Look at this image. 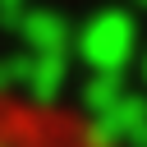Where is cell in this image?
<instances>
[{"label": "cell", "instance_id": "6da1fadb", "mask_svg": "<svg viewBox=\"0 0 147 147\" xmlns=\"http://www.w3.org/2000/svg\"><path fill=\"white\" fill-rule=\"evenodd\" d=\"M0 147H124L83 106L28 87H0Z\"/></svg>", "mask_w": 147, "mask_h": 147}]
</instances>
